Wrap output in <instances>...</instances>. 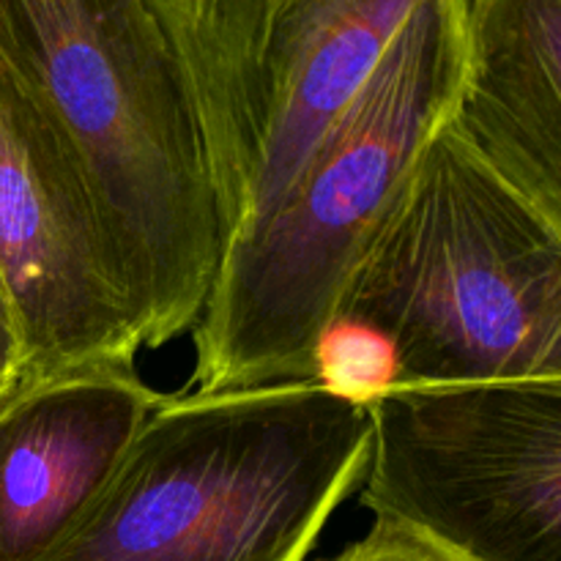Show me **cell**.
Here are the masks:
<instances>
[{
    "mask_svg": "<svg viewBox=\"0 0 561 561\" xmlns=\"http://www.w3.org/2000/svg\"><path fill=\"white\" fill-rule=\"evenodd\" d=\"M0 64L80 162L142 348L195 329L222 236L195 102L146 0H0Z\"/></svg>",
    "mask_w": 561,
    "mask_h": 561,
    "instance_id": "6da1fadb",
    "label": "cell"
},
{
    "mask_svg": "<svg viewBox=\"0 0 561 561\" xmlns=\"http://www.w3.org/2000/svg\"><path fill=\"white\" fill-rule=\"evenodd\" d=\"M466 14L469 0L414 27L327 126L272 208L222 247L195 323V392L321 376L351 272L453 118Z\"/></svg>",
    "mask_w": 561,
    "mask_h": 561,
    "instance_id": "7a4b0ae2",
    "label": "cell"
},
{
    "mask_svg": "<svg viewBox=\"0 0 561 561\" xmlns=\"http://www.w3.org/2000/svg\"><path fill=\"white\" fill-rule=\"evenodd\" d=\"M367 460L365 394L332 376L164 398L38 561H305Z\"/></svg>",
    "mask_w": 561,
    "mask_h": 561,
    "instance_id": "3957f363",
    "label": "cell"
},
{
    "mask_svg": "<svg viewBox=\"0 0 561 561\" xmlns=\"http://www.w3.org/2000/svg\"><path fill=\"white\" fill-rule=\"evenodd\" d=\"M343 332L387 348L378 387L561 378V225L444 126L345 283Z\"/></svg>",
    "mask_w": 561,
    "mask_h": 561,
    "instance_id": "277c9868",
    "label": "cell"
},
{
    "mask_svg": "<svg viewBox=\"0 0 561 561\" xmlns=\"http://www.w3.org/2000/svg\"><path fill=\"white\" fill-rule=\"evenodd\" d=\"M201 121L222 247L414 27L466 0H146Z\"/></svg>",
    "mask_w": 561,
    "mask_h": 561,
    "instance_id": "5b68a950",
    "label": "cell"
},
{
    "mask_svg": "<svg viewBox=\"0 0 561 561\" xmlns=\"http://www.w3.org/2000/svg\"><path fill=\"white\" fill-rule=\"evenodd\" d=\"M362 504L466 561H561V378L365 389Z\"/></svg>",
    "mask_w": 561,
    "mask_h": 561,
    "instance_id": "8992f818",
    "label": "cell"
},
{
    "mask_svg": "<svg viewBox=\"0 0 561 561\" xmlns=\"http://www.w3.org/2000/svg\"><path fill=\"white\" fill-rule=\"evenodd\" d=\"M0 285L20 334V383L77 367L135 365L142 345L91 184L3 64Z\"/></svg>",
    "mask_w": 561,
    "mask_h": 561,
    "instance_id": "52a82bcc",
    "label": "cell"
},
{
    "mask_svg": "<svg viewBox=\"0 0 561 561\" xmlns=\"http://www.w3.org/2000/svg\"><path fill=\"white\" fill-rule=\"evenodd\" d=\"M162 400L135 365L77 367L0 400V561L42 559Z\"/></svg>",
    "mask_w": 561,
    "mask_h": 561,
    "instance_id": "ba28073f",
    "label": "cell"
},
{
    "mask_svg": "<svg viewBox=\"0 0 561 561\" xmlns=\"http://www.w3.org/2000/svg\"><path fill=\"white\" fill-rule=\"evenodd\" d=\"M447 126L561 225V0H469Z\"/></svg>",
    "mask_w": 561,
    "mask_h": 561,
    "instance_id": "9c48e42d",
    "label": "cell"
},
{
    "mask_svg": "<svg viewBox=\"0 0 561 561\" xmlns=\"http://www.w3.org/2000/svg\"><path fill=\"white\" fill-rule=\"evenodd\" d=\"M327 561H466L431 537L394 520L376 518L370 531Z\"/></svg>",
    "mask_w": 561,
    "mask_h": 561,
    "instance_id": "30bf717a",
    "label": "cell"
},
{
    "mask_svg": "<svg viewBox=\"0 0 561 561\" xmlns=\"http://www.w3.org/2000/svg\"><path fill=\"white\" fill-rule=\"evenodd\" d=\"M22 378V348L9 299L0 285V400L9 398Z\"/></svg>",
    "mask_w": 561,
    "mask_h": 561,
    "instance_id": "8fae6325",
    "label": "cell"
}]
</instances>
